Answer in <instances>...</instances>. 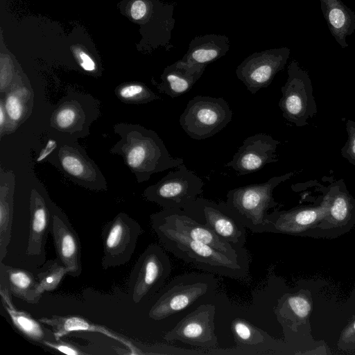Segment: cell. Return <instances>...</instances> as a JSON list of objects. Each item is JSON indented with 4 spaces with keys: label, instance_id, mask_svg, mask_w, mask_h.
I'll use <instances>...</instances> for the list:
<instances>
[{
    "label": "cell",
    "instance_id": "obj_29",
    "mask_svg": "<svg viewBox=\"0 0 355 355\" xmlns=\"http://www.w3.org/2000/svg\"><path fill=\"white\" fill-rule=\"evenodd\" d=\"M63 168L76 177H84L87 174V167L83 160L76 155L65 154L61 158Z\"/></svg>",
    "mask_w": 355,
    "mask_h": 355
},
{
    "label": "cell",
    "instance_id": "obj_17",
    "mask_svg": "<svg viewBox=\"0 0 355 355\" xmlns=\"http://www.w3.org/2000/svg\"><path fill=\"white\" fill-rule=\"evenodd\" d=\"M51 209L38 193H33L30 205V224L26 249L28 257L37 259L40 264L45 260V246L51 233Z\"/></svg>",
    "mask_w": 355,
    "mask_h": 355
},
{
    "label": "cell",
    "instance_id": "obj_35",
    "mask_svg": "<svg viewBox=\"0 0 355 355\" xmlns=\"http://www.w3.org/2000/svg\"><path fill=\"white\" fill-rule=\"evenodd\" d=\"M74 53L79 64L85 71L92 72L96 70L95 62L87 53L80 49H76L74 51Z\"/></svg>",
    "mask_w": 355,
    "mask_h": 355
},
{
    "label": "cell",
    "instance_id": "obj_23",
    "mask_svg": "<svg viewBox=\"0 0 355 355\" xmlns=\"http://www.w3.org/2000/svg\"><path fill=\"white\" fill-rule=\"evenodd\" d=\"M325 196L329 200V209L323 220L343 224L355 215V199L349 193L343 180L332 182Z\"/></svg>",
    "mask_w": 355,
    "mask_h": 355
},
{
    "label": "cell",
    "instance_id": "obj_32",
    "mask_svg": "<svg viewBox=\"0 0 355 355\" xmlns=\"http://www.w3.org/2000/svg\"><path fill=\"white\" fill-rule=\"evenodd\" d=\"M76 116V111L74 108L69 106L63 107L56 114V124L62 129H67L75 122Z\"/></svg>",
    "mask_w": 355,
    "mask_h": 355
},
{
    "label": "cell",
    "instance_id": "obj_22",
    "mask_svg": "<svg viewBox=\"0 0 355 355\" xmlns=\"http://www.w3.org/2000/svg\"><path fill=\"white\" fill-rule=\"evenodd\" d=\"M0 277L7 284L12 295L32 304L40 301L42 295L38 291V280L31 272L1 261Z\"/></svg>",
    "mask_w": 355,
    "mask_h": 355
},
{
    "label": "cell",
    "instance_id": "obj_13",
    "mask_svg": "<svg viewBox=\"0 0 355 355\" xmlns=\"http://www.w3.org/2000/svg\"><path fill=\"white\" fill-rule=\"evenodd\" d=\"M51 234L57 257L70 270L69 275L77 277L83 270L78 234L62 211L54 206H51Z\"/></svg>",
    "mask_w": 355,
    "mask_h": 355
},
{
    "label": "cell",
    "instance_id": "obj_24",
    "mask_svg": "<svg viewBox=\"0 0 355 355\" xmlns=\"http://www.w3.org/2000/svg\"><path fill=\"white\" fill-rule=\"evenodd\" d=\"M231 330L238 347L243 354H256L255 350L266 349L271 338L266 332L248 320L237 318L231 323Z\"/></svg>",
    "mask_w": 355,
    "mask_h": 355
},
{
    "label": "cell",
    "instance_id": "obj_12",
    "mask_svg": "<svg viewBox=\"0 0 355 355\" xmlns=\"http://www.w3.org/2000/svg\"><path fill=\"white\" fill-rule=\"evenodd\" d=\"M279 144L266 133L250 136L225 166L233 168L238 175L257 172L266 164L278 162L276 150Z\"/></svg>",
    "mask_w": 355,
    "mask_h": 355
},
{
    "label": "cell",
    "instance_id": "obj_3",
    "mask_svg": "<svg viewBox=\"0 0 355 355\" xmlns=\"http://www.w3.org/2000/svg\"><path fill=\"white\" fill-rule=\"evenodd\" d=\"M232 111L222 97L196 96L180 117V124L191 138L202 140L222 130L231 121Z\"/></svg>",
    "mask_w": 355,
    "mask_h": 355
},
{
    "label": "cell",
    "instance_id": "obj_15",
    "mask_svg": "<svg viewBox=\"0 0 355 355\" xmlns=\"http://www.w3.org/2000/svg\"><path fill=\"white\" fill-rule=\"evenodd\" d=\"M329 209V200L324 197L318 207H299L287 211L275 210L267 217L268 232L289 234L304 233L323 220Z\"/></svg>",
    "mask_w": 355,
    "mask_h": 355
},
{
    "label": "cell",
    "instance_id": "obj_7",
    "mask_svg": "<svg viewBox=\"0 0 355 355\" xmlns=\"http://www.w3.org/2000/svg\"><path fill=\"white\" fill-rule=\"evenodd\" d=\"M143 232L139 223L124 213H119L104 225L101 231L103 268L107 270L128 263Z\"/></svg>",
    "mask_w": 355,
    "mask_h": 355
},
{
    "label": "cell",
    "instance_id": "obj_4",
    "mask_svg": "<svg viewBox=\"0 0 355 355\" xmlns=\"http://www.w3.org/2000/svg\"><path fill=\"white\" fill-rule=\"evenodd\" d=\"M287 72L288 78L281 88L282 96L278 105L286 121L303 127L318 112L312 82L296 60L290 62Z\"/></svg>",
    "mask_w": 355,
    "mask_h": 355
},
{
    "label": "cell",
    "instance_id": "obj_18",
    "mask_svg": "<svg viewBox=\"0 0 355 355\" xmlns=\"http://www.w3.org/2000/svg\"><path fill=\"white\" fill-rule=\"evenodd\" d=\"M0 297L3 307L7 312L12 324L26 339L40 345L47 340H56L53 331L46 327L39 320L30 313L17 309L12 300V294L6 282L0 277Z\"/></svg>",
    "mask_w": 355,
    "mask_h": 355
},
{
    "label": "cell",
    "instance_id": "obj_2",
    "mask_svg": "<svg viewBox=\"0 0 355 355\" xmlns=\"http://www.w3.org/2000/svg\"><path fill=\"white\" fill-rule=\"evenodd\" d=\"M293 175L294 172H289L263 183L232 189L227 193L225 204L245 228L253 233L267 232L268 211L279 206L273 198V191Z\"/></svg>",
    "mask_w": 355,
    "mask_h": 355
},
{
    "label": "cell",
    "instance_id": "obj_9",
    "mask_svg": "<svg viewBox=\"0 0 355 355\" xmlns=\"http://www.w3.org/2000/svg\"><path fill=\"white\" fill-rule=\"evenodd\" d=\"M290 53L288 47L255 52L236 67V75L247 89L254 94L271 84L275 75L285 67Z\"/></svg>",
    "mask_w": 355,
    "mask_h": 355
},
{
    "label": "cell",
    "instance_id": "obj_28",
    "mask_svg": "<svg viewBox=\"0 0 355 355\" xmlns=\"http://www.w3.org/2000/svg\"><path fill=\"white\" fill-rule=\"evenodd\" d=\"M347 139L340 150L341 155L355 166V121L348 119L345 123Z\"/></svg>",
    "mask_w": 355,
    "mask_h": 355
},
{
    "label": "cell",
    "instance_id": "obj_8",
    "mask_svg": "<svg viewBox=\"0 0 355 355\" xmlns=\"http://www.w3.org/2000/svg\"><path fill=\"white\" fill-rule=\"evenodd\" d=\"M198 223L208 227L222 239L239 248L246 242V228L225 202L219 203L198 197L183 209Z\"/></svg>",
    "mask_w": 355,
    "mask_h": 355
},
{
    "label": "cell",
    "instance_id": "obj_34",
    "mask_svg": "<svg viewBox=\"0 0 355 355\" xmlns=\"http://www.w3.org/2000/svg\"><path fill=\"white\" fill-rule=\"evenodd\" d=\"M150 2V0H134L130 9L131 17L135 21H140L148 12Z\"/></svg>",
    "mask_w": 355,
    "mask_h": 355
},
{
    "label": "cell",
    "instance_id": "obj_5",
    "mask_svg": "<svg viewBox=\"0 0 355 355\" xmlns=\"http://www.w3.org/2000/svg\"><path fill=\"white\" fill-rule=\"evenodd\" d=\"M171 262L163 248L150 244L132 268L128 281L129 293L135 304L148 300L164 284L171 273Z\"/></svg>",
    "mask_w": 355,
    "mask_h": 355
},
{
    "label": "cell",
    "instance_id": "obj_31",
    "mask_svg": "<svg viewBox=\"0 0 355 355\" xmlns=\"http://www.w3.org/2000/svg\"><path fill=\"white\" fill-rule=\"evenodd\" d=\"M4 107L9 119L12 121L16 122L21 119L24 107L18 94L15 93L8 94L5 101Z\"/></svg>",
    "mask_w": 355,
    "mask_h": 355
},
{
    "label": "cell",
    "instance_id": "obj_10",
    "mask_svg": "<svg viewBox=\"0 0 355 355\" xmlns=\"http://www.w3.org/2000/svg\"><path fill=\"white\" fill-rule=\"evenodd\" d=\"M152 216L183 234L207 244L225 254L248 259V252L244 248H239L222 239L208 227L188 216L182 209H163Z\"/></svg>",
    "mask_w": 355,
    "mask_h": 355
},
{
    "label": "cell",
    "instance_id": "obj_16",
    "mask_svg": "<svg viewBox=\"0 0 355 355\" xmlns=\"http://www.w3.org/2000/svg\"><path fill=\"white\" fill-rule=\"evenodd\" d=\"M42 324L49 327L53 331L56 340L73 331H88L101 334L124 345L130 354H146L134 342L105 326L96 324L80 315H51L38 319Z\"/></svg>",
    "mask_w": 355,
    "mask_h": 355
},
{
    "label": "cell",
    "instance_id": "obj_37",
    "mask_svg": "<svg viewBox=\"0 0 355 355\" xmlns=\"http://www.w3.org/2000/svg\"><path fill=\"white\" fill-rule=\"evenodd\" d=\"M5 112H6L5 107H3L2 103H1V105H0V127H1V132L3 130L4 123L6 121Z\"/></svg>",
    "mask_w": 355,
    "mask_h": 355
},
{
    "label": "cell",
    "instance_id": "obj_27",
    "mask_svg": "<svg viewBox=\"0 0 355 355\" xmlns=\"http://www.w3.org/2000/svg\"><path fill=\"white\" fill-rule=\"evenodd\" d=\"M120 96L128 100H141L149 101L157 96L141 84H130L121 87L119 92Z\"/></svg>",
    "mask_w": 355,
    "mask_h": 355
},
{
    "label": "cell",
    "instance_id": "obj_20",
    "mask_svg": "<svg viewBox=\"0 0 355 355\" xmlns=\"http://www.w3.org/2000/svg\"><path fill=\"white\" fill-rule=\"evenodd\" d=\"M230 47V39L224 35L211 33L196 36L190 42L188 51L181 60L191 65L207 67L224 56Z\"/></svg>",
    "mask_w": 355,
    "mask_h": 355
},
{
    "label": "cell",
    "instance_id": "obj_1",
    "mask_svg": "<svg viewBox=\"0 0 355 355\" xmlns=\"http://www.w3.org/2000/svg\"><path fill=\"white\" fill-rule=\"evenodd\" d=\"M151 227L162 246L176 257L198 269L221 276L246 278L249 260L225 254L211 246L194 240L150 216Z\"/></svg>",
    "mask_w": 355,
    "mask_h": 355
},
{
    "label": "cell",
    "instance_id": "obj_33",
    "mask_svg": "<svg viewBox=\"0 0 355 355\" xmlns=\"http://www.w3.org/2000/svg\"><path fill=\"white\" fill-rule=\"evenodd\" d=\"M338 346L343 350H355V320L349 324L342 332Z\"/></svg>",
    "mask_w": 355,
    "mask_h": 355
},
{
    "label": "cell",
    "instance_id": "obj_6",
    "mask_svg": "<svg viewBox=\"0 0 355 355\" xmlns=\"http://www.w3.org/2000/svg\"><path fill=\"white\" fill-rule=\"evenodd\" d=\"M204 182L182 164L145 192L147 200L164 209H183L203 193Z\"/></svg>",
    "mask_w": 355,
    "mask_h": 355
},
{
    "label": "cell",
    "instance_id": "obj_11",
    "mask_svg": "<svg viewBox=\"0 0 355 355\" xmlns=\"http://www.w3.org/2000/svg\"><path fill=\"white\" fill-rule=\"evenodd\" d=\"M216 308L211 304H202L183 318L164 336L167 341L180 340L190 345L211 348L217 344L214 318Z\"/></svg>",
    "mask_w": 355,
    "mask_h": 355
},
{
    "label": "cell",
    "instance_id": "obj_30",
    "mask_svg": "<svg viewBox=\"0 0 355 355\" xmlns=\"http://www.w3.org/2000/svg\"><path fill=\"white\" fill-rule=\"evenodd\" d=\"M44 346L56 350L58 352L69 355H86L89 354L85 352V347L73 343L63 340L62 338L58 340H47L44 344Z\"/></svg>",
    "mask_w": 355,
    "mask_h": 355
},
{
    "label": "cell",
    "instance_id": "obj_26",
    "mask_svg": "<svg viewBox=\"0 0 355 355\" xmlns=\"http://www.w3.org/2000/svg\"><path fill=\"white\" fill-rule=\"evenodd\" d=\"M69 273L70 270L58 257L48 260L37 273L39 293L42 295L56 289L63 277Z\"/></svg>",
    "mask_w": 355,
    "mask_h": 355
},
{
    "label": "cell",
    "instance_id": "obj_36",
    "mask_svg": "<svg viewBox=\"0 0 355 355\" xmlns=\"http://www.w3.org/2000/svg\"><path fill=\"white\" fill-rule=\"evenodd\" d=\"M57 146V143L55 140L50 139L48 140L46 146L40 152L37 162H41L44 159L49 155H50Z\"/></svg>",
    "mask_w": 355,
    "mask_h": 355
},
{
    "label": "cell",
    "instance_id": "obj_14",
    "mask_svg": "<svg viewBox=\"0 0 355 355\" xmlns=\"http://www.w3.org/2000/svg\"><path fill=\"white\" fill-rule=\"evenodd\" d=\"M166 288L148 311V317L154 320L165 319L192 305L207 294L209 285L199 280L173 284Z\"/></svg>",
    "mask_w": 355,
    "mask_h": 355
},
{
    "label": "cell",
    "instance_id": "obj_21",
    "mask_svg": "<svg viewBox=\"0 0 355 355\" xmlns=\"http://www.w3.org/2000/svg\"><path fill=\"white\" fill-rule=\"evenodd\" d=\"M322 13L331 35L342 47L346 48L347 36L355 31V12L341 0H320Z\"/></svg>",
    "mask_w": 355,
    "mask_h": 355
},
{
    "label": "cell",
    "instance_id": "obj_19",
    "mask_svg": "<svg viewBox=\"0 0 355 355\" xmlns=\"http://www.w3.org/2000/svg\"><path fill=\"white\" fill-rule=\"evenodd\" d=\"M206 66L191 65L178 60L166 67L161 76L159 91L175 98L188 92L203 74Z\"/></svg>",
    "mask_w": 355,
    "mask_h": 355
},
{
    "label": "cell",
    "instance_id": "obj_25",
    "mask_svg": "<svg viewBox=\"0 0 355 355\" xmlns=\"http://www.w3.org/2000/svg\"><path fill=\"white\" fill-rule=\"evenodd\" d=\"M311 310V305L305 294L286 295L279 300L275 310L279 321H290L292 324L305 321Z\"/></svg>",
    "mask_w": 355,
    "mask_h": 355
}]
</instances>
